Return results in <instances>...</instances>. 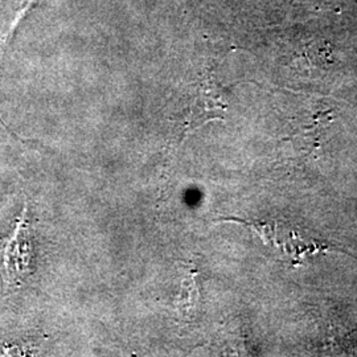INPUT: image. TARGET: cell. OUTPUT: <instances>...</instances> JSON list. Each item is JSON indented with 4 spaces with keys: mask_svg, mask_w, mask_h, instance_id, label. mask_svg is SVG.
I'll list each match as a JSON object with an SVG mask.
<instances>
[{
    "mask_svg": "<svg viewBox=\"0 0 357 357\" xmlns=\"http://www.w3.org/2000/svg\"><path fill=\"white\" fill-rule=\"evenodd\" d=\"M33 249L28 224V206L17 218L16 228L3 252V278L7 287H20L32 273Z\"/></svg>",
    "mask_w": 357,
    "mask_h": 357,
    "instance_id": "obj_1",
    "label": "cell"
}]
</instances>
